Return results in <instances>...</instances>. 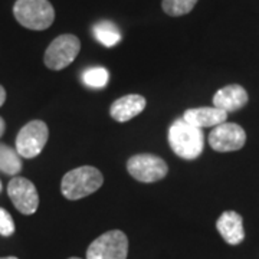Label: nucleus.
I'll return each instance as SVG.
<instances>
[{"label": "nucleus", "instance_id": "obj_1", "mask_svg": "<svg viewBox=\"0 0 259 259\" xmlns=\"http://www.w3.org/2000/svg\"><path fill=\"white\" fill-rule=\"evenodd\" d=\"M168 144L179 157L194 160L203 153V131L179 118L168 128Z\"/></svg>", "mask_w": 259, "mask_h": 259}, {"label": "nucleus", "instance_id": "obj_2", "mask_svg": "<svg viewBox=\"0 0 259 259\" xmlns=\"http://www.w3.org/2000/svg\"><path fill=\"white\" fill-rule=\"evenodd\" d=\"M104 183V177L98 168L82 166L68 171L61 182V192L68 200H78L95 193Z\"/></svg>", "mask_w": 259, "mask_h": 259}, {"label": "nucleus", "instance_id": "obj_3", "mask_svg": "<svg viewBox=\"0 0 259 259\" xmlns=\"http://www.w3.org/2000/svg\"><path fill=\"white\" fill-rule=\"evenodd\" d=\"M13 15L23 28L30 30H45L55 20V9L48 0H16Z\"/></svg>", "mask_w": 259, "mask_h": 259}, {"label": "nucleus", "instance_id": "obj_4", "mask_svg": "<svg viewBox=\"0 0 259 259\" xmlns=\"http://www.w3.org/2000/svg\"><path fill=\"white\" fill-rule=\"evenodd\" d=\"M128 238L124 232L108 231L88 246L87 259H127Z\"/></svg>", "mask_w": 259, "mask_h": 259}, {"label": "nucleus", "instance_id": "obj_5", "mask_svg": "<svg viewBox=\"0 0 259 259\" xmlns=\"http://www.w3.org/2000/svg\"><path fill=\"white\" fill-rule=\"evenodd\" d=\"M79 51H81L79 39L75 35L65 33V35H61L54 39L49 44L45 56H44V62L49 69L61 71L74 62Z\"/></svg>", "mask_w": 259, "mask_h": 259}, {"label": "nucleus", "instance_id": "obj_6", "mask_svg": "<svg viewBox=\"0 0 259 259\" xmlns=\"http://www.w3.org/2000/svg\"><path fill=\"white\" fill-rule=\"evenodd\" d=\"M49 130L40 120H33L23 125L16 137V151L22 158H35L42 153L48 143Z\"/></svg>", "mask_w": 259, "mask_h": 259}, {"label": "nucleus", "instance_id": "obj_7", "mask_svg": "<svg viewBox=\"0 0 259 259\" xmlns=\"http://www.w3.org/2000/svg\"><path fill=\"white\" fill-rule=\"evenodd\" d=\"M127 170L141 183H154L167 176V163L154 154H137L127 161Z\"/></svg>", "mask_w": 259, "mask_h": 259}, {"label": "nucleus", "instance_id": "obj_8", "mask_svg": "<svg viewBox=\"0 0 259 259\" xmlns=\"http://www.w3.org/2000/svg\"><path fill=\"white\" fill-rule=\"evenodd\" d=\"M246 143V133L235 122H222L209 134V144L214 151L229 153L241 150Z\"/></svg>", "mask_w": 259, "mask_h": 259}, {"label": "nucleus", "instance_id": "obj_9", "mask_svg": "<svg viewBox=\"0 0 259 259\" xmlns=\"http://www.w3.org/2000/svg\"><path fill=\"white\" fill-rule=\"evenodd\" d=\"M12 203L23 214H33L39 206V194L35 185L25 177H13L8 185Z\"/></svg>", "mask_w": 259, "mask_h": 259}, {"label": "nucleus", "instance_id": "obj_10", "mask_svg": "<svg viewBox=\"0 0 259 259\" xmlns=\"http://www.w3.org/2000/svg\"><path fill=\"white\" fill-rule=\"evenodd\" d=\"M248 101L249 97L246 90L238 83L226 85L213 95V107L225 112L239 111L248 104Z\"/></svg>", "mask_w": 259, "mask_h": 259}, {"label": "nucleus", "instance_id": "obj_11", "mask_svg": "<svg viewBox=\"0 0 259 259\" xmlns=\"http://www.w3.org/2000/svg\"><path fill=\"white\" fill-rule=\"evenodd\" d=\"M146 105H147V101L143 95L130 94V95L121 97V98L112 102L110 114L115 121L125 122V121H130L131 118L137 117L139 114L144 111Z\"/></svg>", "mask_w": 259, "mask_h": 259}, {"label": "nucleus", "instance_id": "obj_12", "mask_svg": "<svg viewBox=\"0 0 259 259\" xmlns=\"http://www.w3.org/2000/svg\"><path fill=\"white\" fill-rule=\"evenodd\" d=\"M216 228L225 242L229 245H239L245 239L243 219L239 213L233 210L223 212L216 222Z\"/></svg>", "mask_w": 259, "mask_h": 259}, {"label": "nucleus", "instance_id": "obj_13", "mask_svg": "<svg viewBox=\"0 0 259 259\" xmlns=\"http://www.w3.org/2000/svg\"><path fill=\"white\" fill-rule=\"evenodd\" d=\"M183 120L192 124L197 128L206 127H216L228 120V112L222 111L216 107H200V108H190L183 114Z\"/></svg>", "mask_w": 259, "mask_h": 259}, {"label": "nucleus", "instance_id": "obj_14", "mask_svg": "<svg viewBox=\"0 0 259 259\" xmlns=\"http://www.w3.org/2000/svg\"><path fill=\"white\" fill-rule=\"evenodd\" d=\"M94 36L95 39L107 48H112L115 45H118L121 42V32L120 29L117 28L112 22H108V20H102V22H98L95 23L93 28Z\"/></svg>", "mask_w": 259, "mask_h": 259}, {"label": "nucleus", "instance_id": "obj_15", "mask_svg": "<svg viewBox=\"0 0 259 259\" xmlns=\"http://www.w3.org/2000/svg\"><path fill=\"white\" fill-rule=\"evenodd\" d=\"M22 170V157L19 156L16 148L6 144H0V171L9 176H16Z\"/></svg>", "mask_w": 259, "mask_h": 259}, {"label": "nucleus", "instance_id": "obj_16", "mask_svg": "<svg viewBox=\"0 0 259 259\" xmlns=\"http://www.w3.org/2000/svg\"><path fill=\"white\" fill-rule=\"evenodd\" d=\"M108 81H110V72L102 66L90 68L82 74V82L90 88H95V90L104 88Z\"/></svg>", "mask_w": 259, "mask_h": 259}, {"label": "nucleus", "instance_id": "obj_17", "mask_svg": "<svg viewBox=\"0 0 259 259\" xmlns=\"http://www.w3.org/2000/svg\"><path fill=\"white\" fill-rule=\"evenodd\" d=\"M199 0H163L161 6L164 13L173 18H179L190 13Z\"/></svg>", "mask_w": 259, "mask_h": 259}, {"label": "nucleus", "instance_id": "obj_18", "mask_svg": "<svg viewBox=\"0 0 259 259\" xmlns=\"http://www.w3.org/2000/svg\"><path fill=\"white\" fill-rule=\"evenodd\" d=\"M15 222L13 218L10 216V213L0 207V235L2 236H12L15 233Z\"/></svg>", "mask_w": 259, "mask_h": 259}, {"label": "nucleus", "instance_id": "obj_19", "mask_svg": "<svg viewBox=\"0 0 259 259\" xmlns=\"http://www.w3.org/2000/svg\"><path fill=\"white\" fill-rule=\"evenodd\" d=\"M6 101V90L0 85V107Z\"/></svg>", "mask_w": 259, "mask_h": 259}, {"label": "nucleus", "instance_id": "obj_20", "mask_svg": "<svg viewBox=\"0 0 259 259\" xmlns=\"http://www.w3.org/2000/svg\"><path fill=\"white\" fill-rule=\"evenodd\" d=\"M5 130H6V124H5V120L0 117V137L5 134Z\"/></svg>", "mask_w": 259, "mask_h": 259}, {"label": "nucleus", "instance_id": "obj_21", "mask_svg": "<svg viewBox=\"0 0 259 259\" xmlns=\"http://www.w3.org/2000/svg\"><path fill=\"white\" fill-rule=\"evenodd\" d=\"M0 259H19L16 256H5V258H0Z\"/></svg>", "mask_w": 259, "mask_h": 259}, {"label": "nucleus", "instance_id": "obj_22", "mask_svg": "<svg viewBox=\"0 0 259 259\" xmlns=\"http://www.w3.org/2000/svg\"><path fill=\"white\" fill-rule=\"evenodd\" d=\"M0 192H2V183H0Z\"/></svg>", "mask_w": 259, "mask_h": 259}, {"label": "nucleus", "instance_id": "obj_23", "mask_svg": "<svg viewBox=\"0 0 259 259\" xmlns=\"http://www.w3.org/2000/svg\"><path fill=\"white\" fill-rule=\"evenodd\" d=\"M69 259H81V258H69Z\"/></svg>", "mask_w": 259, "mask_h": 259}]
</instances>
